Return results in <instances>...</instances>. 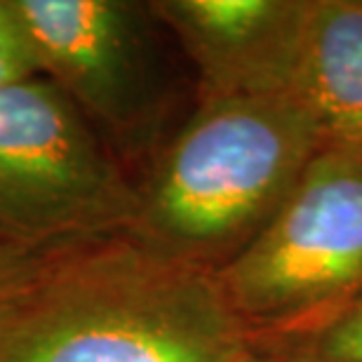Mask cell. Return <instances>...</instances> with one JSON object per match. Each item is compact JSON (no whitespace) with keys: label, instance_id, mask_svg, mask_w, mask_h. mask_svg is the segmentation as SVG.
Listing matches in <instances>:
<instances>
[{"label":"cell","instance_id":"obj_1","mask_svg":"<svg viewBox=\"0 0 362 362\" xmlns=\"http://www.w3.org/2000/svg\"><path fill=\"white\" fill-rule=\"evenodd\" d=\"M247 351L216 271L127 233L57 247L0 306V362H238Z\"/></svg>","mask_w":362,"mask_h":362},{"label":"cell","instance_id":"obj_2","mask_svg":"<svg viewBox=\"0 0 362 362\" xmlns=\"http://www.w3.org/2000/svg\"><path fill=\"white\" fill-rule=\"evenodd\" d=\"M322 146L296 94L195 97L134 179L127 235L163 257L219 271L269 226Z\"/></svg>","mask_w":362,"mask_h":362},{"label":"cell","instance_id":"obj_3","mask_svg":"<svg viewBox=\"0 0 362 362\" xmlns=\"http://www.w3.org/2000/svg\"><path fill=\"white\" fill-rule=\"evenodd\" d=\"M134 209L125 163L52 81L0 92V240L49 250L127 233Z\"/></svg>","mask_w":362,"mask_h":362},{"label":"cell","instance_id":"obj_4","mask_svg":"<svg viewBox=\"0 0 362 362\" xmlns=\"http://www.w3.org/2000/svg\"><path fill=\"white\" fill-rule=\"evenodd\" d=\"M216 278L250 334L299 327L358 294L362 151H317L269 226Z\"/></svg>","mask_w":362,"mask_h":362},{"label":"cell","instance_id":"obj_5","mask_svg":"<svg viewBox=\"0 0 362 362\" xmlns=\"http://www.w3.org/2000/svg\"><path fill=\"white\" fill-rule=\"evenodd\" d=\"M52 81L115 156L153 153L170 113L172 83L148 3L10 0Z\"/></svg>","mask_w":362,"mask_h":362},{"label":"cell","instance_id":"obj_6","mask_svg":"<svg viewBox=\"0 0 362 362\" xmlns=\"http://www.w3.org/2000/svg\"><path fill=\"white\" fill-rule=\"evenodd\" d=\"M313 0H156L198 76L195 97L294 94Z\"/></svg>","mask_w":362,"mask_h":362},{"label":"cell","instance_id":"obj_7","mask_svg":"<svg viewBox=\"0 0 362 362\" xmlns=\"http://www.w3.org/2000/svg\"><path fill=\"white\" fill-rule=\"evenodd\" d=\"M325 146L362 151V0H313L294 83Z\"/></svg>","mask_w":362,"mask_h":362},{"label":"cell","instance_id":"obj_8","mask_svg":"<svg viewBox=\"0 0 362 362\" xmlns=\"http://www.w3.org/2000/svg\"><path fill=\"white\" fill-rule=\"evenodd\" d=\"M250 349L287 362H362V289L299 327L250 334Z\"/></svg>","mask_w":362,"mask_h":362},{"label":"cell","instance_id":"obj_9","mask_svg":"<svg viewBox=\"0 0 362 362\" xmlns=\"http://www.w3.org/2000/svg\"><path fill=\"white\" fill-rule=\"evenodd\" d=\"M40 76L38 59L10 0H0V92Z\"/></svg>","mask_w":362,"mask_h":362},{"label":"cell","instance_id":"obj_10","mask_svg":"<svg viewBox=\"0 0 362 362\" xmlns=\"http://www.w3.org/2000/svg\"><path fill=\"white\" fill-rule=\"evenodd\" d=\"M57 247L35 250L0 240V306L7 303L28 280L35 278Z\"/></svg>","mask_w":362,"mask_h":362},{"label":"cell","instance_id":"obj_11","mask_svg":"<svg viewBox=\"0 0 362 362\" xmlns=\"http://www.w3.org/2000/svg\"><path fill=\"white\" fill-rule=\"evenodd\" d=\"M238 362H287V360H280V358H275V356H269V353H262V351L250 349Z\"/></svg>","mask_w":362,"mask_h":362}]
</instances>
